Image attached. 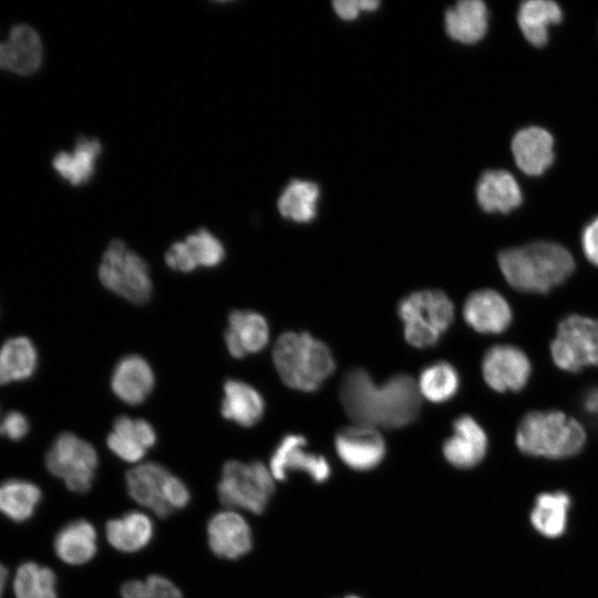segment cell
<instances>
[{
    "label": "cell",
    "instance_id": "1",
    "mask_svg": "<svg viewBox=\"0 0 598 598\" xmlns=\"http://www.w3.org/2000/svg\"><path fill=\"white\" fill-rule=\"evenodd\" d=\"M339 396L354 424L398 429L411 424L421 410L417 383L408 374H395L382 384L354 368L342 377Z\"/></svg>",
    "mask_w": 598,
    "mask_h": 598
},
{
    "label": "cell",
    "instance_id": "2",
    "mask_svg": "<svg viewBox=\"0 0 598 598\" xmlns=\"http://www.w3.org/2000/svg\"><path fill=\"white\" fill-rule=\"evenodd\" d=\"M497 261L511 287L530 293H547L560 286L576 266L564 246L543 240L502 250Z\"/></svg>",
    "mask_w": 598,
    "mask_h": 598
},
{
    "label": "cell",
    "instance_id": "3",
    "mask_svg": "<svg viewBox=\"0 0 598 598\" xmlns=\"http://www.w3.org/2000/svg\"><path fill=\"white\" fill-rule=\"evenodd\" d=\"M272 360L280 379L305 392L318 390L336 368L328 346L307 332L282 333L274 346Z\"/></svg>",
    "mask_w": 598,
    "mask_h": 598
},
{
    "label": "cell",
    "instance_id": "4",
    "mask_svg": "<svg viewBox=\"0 0 598 598\" xmlns=\"http://www.w3.org/2000/svg\"><path fill=\"white\" fill-rule=\"evenodd\" d=\"M515 443L528 456L561 460L582 450L586 431L561 411H533L519 421Z\"/></svg>",
    "mask_w": 598,
    "mask_h": 598
},
{
    "label": "cell",
    "instance_id": "5",
    "mask_svg": "<svg viewBox=\"0 0 598 598\" xmlns=\"http://www.w3.org/2000/svg\"><path fill=\"white\" fill-rule=\"evenodd\" d=\"M404 338L412 347L436 344L454 320L452 300L441 290H420L405 296L398 305Z\"/></svg>",
    "mask_w": 598,
    "mask_h": 598
},
{
    "label": "cell",
    "instance_id": "6",
    "mask_svg": "<svg viewBox=\"0 0 598 598\" xmlns=\"http://www.w3.org/2000/svg\"><path fill=\"white\" fill-rule=\"evenodd\" d=\"M274 476L261 462L243 463L231 460L225 463L218 482L220 502L229 509L240 508L261 514L275 489Z\"/></svg>",
    "mask_w": 598,
    "mask_h": 598
},
{
    "label": "cell",
    "instance_id": "7",
    "mask_svg": "<svg viewBox=\"0 0 598 598\" xmlns=\"http://www.w3.org/2000/svg\"><path fill=\"white\" fill-rule=\"evenodd\" d=\"M126 486L136 503L158 517H166L173 511L185 507L190 499L187 486L163 465L154 462L140 464L128 471Z\"/></svg>",
    "mask_w": 598,
    "mask_h": 598
},
{
    "label": "cell",
    "instance_id": "8",
    "mask_svg": "<svg viewBox=\"0 0 598 598\" xmlns=\"http://www.w3.org/2000/svg\"><path fill=\"white\" fill-rule=\"evenodd\" d=\"M102 285L134 303H145L152 295L146 261L130 250L121 239L110 243L99 267Z\"/></svg>",
    "mask_w": 598,
    "mask_h": 598
},
{
    "label": "cell",
    "instance_id": "9",
    "mask_svg": "<svg viewBox=\"0 0 598 598\" xmlns=\"http://www.w3.org/2000/svg\"><path fill=\"white\" fill-rule=\"evenodd\" d=\"M550 355L555 365L567 372L598 367V319L580 315L564 318L550 343Z\"/></svg>",
    "mask_w": 598,
    "mask_h": 598
},
{
    "label": "cell",
    "instance_id": "10",
    "mask_svg": "<svg viewBox=\"0 0 598 598\" xmlns=\"http://www.w3.org/2000/svg\"><path fill=\"white\" fill-rule=\"evenodd\" d=\"M99 458L94 447L72 433H62L47 453L48 471L75 493L91 488Z\"/></svg>",
    "mask_w": 598,
    "mask_h": 598
},
{
    "label": "cell",
    "instance_id": "11",
    "mask_svg": "<svg viewBox=\"0 0 598 598\" xmlns=\"http://www.w3.org/2000/svg\"><path fill=\"white\" fill-rule=\"evenodd\" d=\"M527 354L513 344H495L484 354L482 374L487 385L497 392H518L530 377Z\"/></svg>",
    "mask_w": 598,
    "mask_h": 598
},
{
    "label": "cell",
    "instance_id": "12",
    "mask_svg": "<svg viewBox=\"0 0 598 598\" xmlns=\"http://www.w3.org/2000/svg\"><path fill=\"white\" fill-rule=\"evenodd\" d=\"M334 447L341 461L355 471H370L385 455V442L372 426L354 424L341 429L334 437Z\"/></svg>",
    "mask_w": 598,
    "mask_h": 598
},
{
    "label": "cell",
    "instance_id": "13",
    "mask_svg": "<svg viewBox=\"0 0 598 598\" xmlns=\"http://www.w3.org/2000/svg\"><path fill=\"white\" fill-rule=\"evenodd\" d=\"M307 440L299 434L286 435L275 448L269 470L275 480L283 481L289 472L300 471L316 483H323L330 476L327 460L305 450Z\"/></svg>",
    "mask_w": 598,
    "mask_h": 598
},
{
    "label": "cell",
    "instance_id": "14",
    "mask_svg": "<svg viewBox=\"0 0 598 598\" xmlns=\"http://www.w3.org/2000/svg\"><path fill=\"white\" fill-rule=\"evenodd\" d=\"M213 553L226 559H238L252 547L251 529L246 519L233 509L216 513L207 525Z\"/></svg>",
    "mask_w": 598,
    "mask_h": 598
},
{
    "label": "cell",
    "instance_id": "15",
    "mask_svg": "<svg viewBox=\"0 0 598 598\" xmlns=\"http://www.w3.org/2000/svg\"><path fill=\"white\" fill-rule=\"evenodd\" d=\"M487 445L483 427L475 419L464 414L454 420L452 434L443 444V455L453 466L467 470L483 461Z\"/></svg>",
    "mask_w": 598,
    "mask_h": 598
},
{
    "label": "cell",
    "instance_id": "16",
    "mask_svg": "<svg viewBox=\"0 0 598 598\" xmlns=\"http://www.w3.org/2000/svg\"><path fill=\"white\" fill-rule=\"evenodd\" d=\"M463 318L480 333L497 334L509 327L513 313L507 300L499 292L480 289L467 296L463 306Z\"/></svg>",
    "mask_w": 598,
    "mask_h": 598
},
{
    "label": "cell",
    "instance_id": "17",
    "mask_svg": "<svg viewBox=\"0 0 598 598\" xmlns=\"http://www.w3.org/2000/svg\"><path fill=\"white\" fill-rule=\"evenodd\" d=\"M42 54L38 32L28 24H16L10 29L8 38L0 41V69L29 75L40 68Z\"/></svg>",
    "mask_w": 598,
    "mask_h": 598
},
{
    "label": "cell",
    "instance_id": "18",
    "mask_svg": "<svg viewBox=\"0 0 598 598\" xmlns=\"http://www.w3.org/2000/svg\"><path fill=\"white\" fill-rule=\"evenodd\" d=\"M269 340L266 319L250 310H233L228 316L225 342L234 358H243L262 350Z\"/></svg>",
    "mask_w": 598,
    "mask_h": 598
},
{
    "label": "cell",
    "instance_id": "19",
    "mask_svg": "<svg viewBox=\"0 0 598 598\" xmlns=\"http://www.w3.org/2000/svg\"><path fill=\"white\" fill-rule=\"evenodd\" d=\"M156 442L153 426L143 419L118 416L107 435L109 448L125 462H138Z\"/></svg>",
    "mask_w": 598,
    "mask_h": 598
},
{
    "label": "cell",
    "instance_id": "20",
    "mask_svg": "<svg viewBox=\"0 0 598 598\" xmlns=\"http://www.w3.org/2000/svg\"><path fill=\"white\" fill-rule=\"evenodd\" d=\"M512 152L522 172L537 176L543 174L554 161V140L546 130L529 126L515 134Z\"/></svg>",
    "mask_w": 598,
    "mask_h": 598
},
{
    "label": "cell",
    "instance_id": "21",
    "mask_svg": "<svg viewBox=\"0 0 598 598\" xmlns=\"http://www.w3.org/2000/svg\"><path fill=\"white\" fill-rule=\"evenodd\" d=\"M155 383L148 362L137 354L122 358L116 364L111 386L115 395L127 404H140L152 392Z\"/></svg>",
    "mask_w": 598,
    "mask_h": 598
},
{
    "label": "cell",
    "instance_id": "22",
    "mask_svg": "<svg viewBox=\"0 0 598 598\" xmlns=\"http://www.w3.org/2000/svg\"><path fill=\"white\" fill-rule=\"evenodd\" d=\"M480 206L488 213H509L522 204V190L515 177L503 169L487 171L476 186Z\"/></svg>",
    "mask_w": 598,
    "mask_h": 598
},
{
    "label": "cell",
    "instance_id": "23",
    "mask_svg": "<svg viewBox=\"0 0 598 598\" xmlns=\"http://www.w3.org/2000/svg\"><path fill=\"white\" fill-rule=\"evenodd\" d=\"M265 409L260 393L248 383L227 380L220 411L225 419L241 426H252L259 422Z\"/></svg>",
    "mask_w": 598,
    "mask_h": 598
},
{
    "label": "cell",
    "instance_id": "24",
    "mask_svg": "<svg viewBox=\"0 0 598 598\" xmlns=\"http://www.w3.org/2000/svg\"><path fill=\"white\" fill-rule=\"evenodd\" d=\"M102 145L94 137L81 136L72 152H59L52 159L54 171L70 184L78 186L86 183L93 175L95 162Z\"/></svg>",
    "mask_w": 598,
    "mask_h": 598
},
{
    "label": "cell",
    "instance_id": "25",
    "mask_svg": "<svg viewBox=\"0 0 598 598\" xmlns=\"http://www.w3.org/2000/svg\"><path fill=\"white\" fill-rule=\"evenodd\" d=\"M487 21V8L481 0L460 1L445 14L447 34L466 44L475 43L485 35Z\"/></svg>",
    "mask_w": 598,
    "mask_h": 598
},
{
    "label": "cell",
    "instance_id": "26",
    "mask_svg": "<svg viewBox=\"0 0 598 598\" xmlns=\"http://www.w3.org/2000/svg\"><path fill=\"white\" fill-rule=\"evenodd\" d=\"M97 536L93 525L79 519L62 527L54 538L56 556L70 565H82L91 560L97 549Z\"/></svg>",
    "mask_w": 598,
    "mask_h": 598
},
{
    "label": "cell",
    "instance_id": "27",
    "mask_svg": "<svg viewBox=\"0 0 598 598\" xmlns=\"http://www.w3.org/2000/svg\"><path fill=\"white\" fill-rule=\"evenodd\" d=\"M153 523L141 512H128L122 517L107 522L105 535L109 544L123 553H134L144 548L153 537Z\"/></svg>",
    "mask_w": 598,
    "mask_h": 598
},
{
    "label": "cell",
    "instance_id": "28",
    "mask_svg": "<svg viewBox=\"0 0 598 598\" xmlns=\"http://www.w3.org/2000/svg\"><path fill=\"white\" fill-rule=\"evenodd\" d=\"M559 6L551 0H527L518 9L517 22L525 39L535 47L548 41V28L561 21Z\"/></svg>",
    "mask_w": 598,
    "mask_h": 598
},
{
    "label": "cell",
    "instance_id": "29",
    "mask_svg": "<svg viewBox=\"0 0 598 598\" xmlns=\"http://www.w3.org/2000/svg\"><path fill=\"white\" fill-rule=\"evenodd\" d=\"M570 504L560 491L539 494L529 516L533 527L547 538L559 537L566 530Z\"/></svg>",
    "mask_w": 598,
    "mask_h": 598
},
{
    "label": "cell",
    "instance_id": "30",
    "mask_svg": "<svg viewBox=\"0 0 598 598\" xmlns=\"http://www.w3.org/2000/svg\"><path fill=\"white\" fill-rule=\"evenodd\" d=\"M37 363V350L28 338L9 339L0 349V384L30 378Z\"/></svg>",
    "mask_w": 598,
    "mask_h": 598
},
{
    "label": "cell",
    "instance_id": "31",
    "mask_svg": "<svg viewBox=\"0 0 598 598\" xmlns=\"http://www.w3.org/2000/svg\"><path fill=\"white\" fill-rule=\"evenodd\" d=\"M40 499V488L28 481L8 480L0 484V513L13 522L29 519Z\"/></svg>",
    "mask_w": 598,
    "mask_h": 598
},
{
    "label": "cell",
    "instance_id": "32",
    "mask_svg": "<svg viewBox=\"0 0 598 598\" xmlns=\"http://www.w3.org/2000/svg\"><path fill=\"white\" fill-rule=\"evenodd\" d=\"M319 194L317 184L295 179L287 185L279 197V213L293 221L308 223L316 216Z\"/></svg>",
    "mask_w": 598,
    "mask_h": 598
},
{
    "label": "cell",
    "instance_id": "33",
    "mask_svg": "<svg viewBox=\"0 0 598 598\" xmlns=\"http://www.w3.org/2000/svg\"><path fill=\"white\" fill-rule=\"evenodd\" d=\"M460 386L456 369L448 362L437 361L426 365L420 373L417 388L420 394L434 403L451 400Z\"/></svg>",
    "mask_w": 598,
    "mask_h": 598
},
{
    "label": "cell",
    "instance_id": "34",
    "mask_svg": "<svg viewBox=\"0 0 598 598\" xmlns=\"http://www.w3.org/2000/svg\"><path fill=\"white\" fill-rule=\"evenodd\" d=\"M13 589L17 598H58L54 573L33 561L19 566Z\"/></svg>",
    "mask_w": 598,
    "mask_h": 598
},
{
    "label": "cell",
    "instance_id": "35",
    "mask_svg": "<svg viewBox=\"0 0 598 598\" xmlns=\"http://www.w3.org/2000/svg\"><path fill=\"white\" fill-rule=\"evenodd\" d=\"M184 244L196 267H215L225 257L223 244L206 229L187 236Z\"/></svg>",
    "mask_w": 598,
    "mask_h": 598
},
{
    "label": "cell",
    "instance_id": "36",
    "mask_svg": "<svg viewBox=\"0 0 598 598\" xmlns=\"http://www.w3.org/2000/svg\"><path fill=\"white\" fill-rule=\"evenodd\" d=\"M122 598H183L179 589L167 578L152 575L145 580H130L121 587Z\"/></svg>",
    "mask_w": 598,
    "mask_h": 598
},
{
    "label": "cell",
    "instance_id": "37",
    "mask_svg": "<svg viewBox=\"0 0 598 598\" xmlns=\"http://www.w3.org/2000/svg\"><path fill=\"white\" fill-rule=\"evenodd\" d=\"M29 422L27 417L18 412H9L0 423V434L13 441H19L27 435Z\"/></svg>",
    "mask_w": 598,
    "mask_h": 598
},
{
    "label": "cell",
    "instance_id": "38",
    "mask_svg": "<svg viewBox=\"0 0 598 598\" xmlns=\"http://www.w3.org/2000/svg\"><path fill=\"white\" fill-rule=\"evenodd\" d=\"M380 2L374 0H337L332 2L336 13L344 19L352 20L362 11H373Z\"/></svg>",
    "mask_w": 598,
    "mask_h": 598
},
{
    "label": "cell",
    "instance_id": "39",
    "mask_svg": "<svg viewBox=\"0 0 598 598\" xmlns=\"http://www.w3.org/2000/svg\"><path fill=\"white\" fill-rule=\"evenodd\" d=\"M165 261L174 270L189 272L197 268L193 262L184 241L174 243L166 251Z\"/></svg>",
    "mask_w": 598,
    "mask_h": 598
},
{
    "label": "cell",
    "instance_id": "40",
    "mask_svg": "<svg viewBox=\"0 0 598 598\" xmlns=\"http://www.w3.org/2000/svg\"><path fill=\"white\" fill-rule=\"evenodd\" d=\"M581 247L587 260L598 267V217L589 221L582 229Z\"/></svg>",
    "mask_w": 598,
    "mask_h": 598
},
{
    "label": "cell",
    "instance_id": "41",
    "mask_svg": "<svg viewBox=\"0 0 598 598\" xmlns=\"http://www.w3.org/2000/svg\"><path fill=\"white\" fill-rule=\"evenodd\" d=\"M582 408L587 413H598V386L588 389L582 396Z\"/></svg>",
    "mask_w": 598,
    "mask_h": 598
},
{
    "label": "cell",
    "instance_id": "42",
    "mask_svg": "<svg viewBox=\"0 0 598 598\" xmlns=\"http://www.w3.org/2000/svg\"><path fill=\"white\" fill-rule=\"evenodd\" d=\"M7 578H8V569L6 566L0 564V598H2Z\"/></svg>",
    "mask_w": 598,
    "mask_h": 598
},
{
    "label": "cell",
    "instance_id": "43",
    "mask_svg": "<svg viewBox=\"0 0 598 598\" xmlns=\"http://www.w3.org/2000/svg\"><path fill=\"white\" fill-rule=\"evenodd\" d=\"M346 598H360V597H357V596H347Z\"/></svg>",
    "mask_w": 598,
    "mask_h": 598
}]
</instances>
